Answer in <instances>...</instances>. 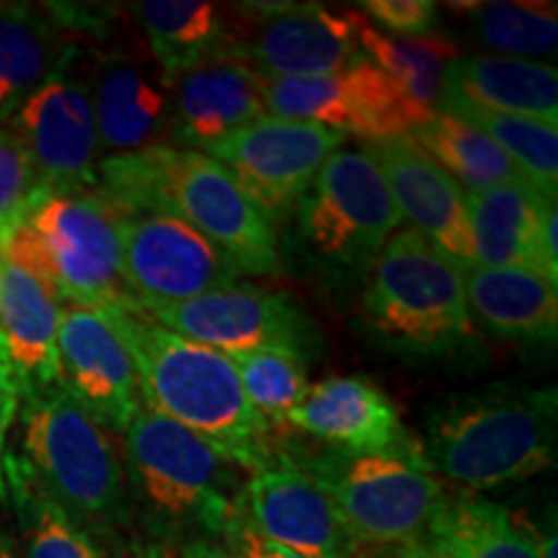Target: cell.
<instances>
[{"label": "cell", "mask_w": 558, "mask_h": 558, "mask_svg": "<svg viewBox=\"0 0 558 558\" xmlns=\"http://www.w3.org/2000/svg\"><path fill=\"white\" fill-rule=\"evenodd\" d=\"M94 190L122 215L160 213L184 220L228 254L241 275L282 271L275 220L205 153L153 145L101 158Z\"/></svg>", "instance_id": "obj_1"}, {"label": "cell", "mask_w": 558, "mask_h": 558, "mask_svg": "<svg viewBox=\"0 0 558 558\" xmlns=\"http://www.w3.org/2000/svg\"><path fill=\"white\" fill-rule=\"evenodd\" d=\"M104 313L130 349L143 407L192 429L239 469H267L275 460L271 427L248 403L228 354L163 329L137 308Z\"/></svg>", "instance_id": "obj_2"}, {"label": "cell", "mask_w": 558, "mask_h": 558, "mask_svg": "<svg viewBox=\"0 0 558 558\" xmlns=\"http://www.w3.org/2000/svg\"><path fill=\"white\" fill-rule=\"evenodd\" d=\"M556 435V388L494 386L439 403L418 450L439 481L481 492L554 469Z\"/></svg>", "instance_id": "obj_3"}, {"label": "cell", "mask_w": 558, "mask_h": 558, "mask_svg": "<svg viewBox=\"0 0 558 558\" xmlns=\"http://www.w3.org/2000/svg\"><path fill=\"white\" fill-rule=\"evenodd\" d=\"M21 393V458L34 484L88 535L128 520V481L111 429L60 383Z\"/></svg>", "instance_id": "obj_4"}, {"label": "cell", "mask_w": 558, "mask_h": 558, "mask_svg": "<svg viewBox=\"0 0 558 558\" xmlns=\"http://www.w3.org/2000/svg\"><path fill=\"white\" fill-rule=\"evenodd\" d=\"M362 320L403 357H450L476 341L460 269L414 228L396 230L369 267Z\"/></svg>", "instance_id": "obj_5"}, {"label": "cell", "mask_w": 558, "mask_h": 558, "mask_svg": "<svg viewBox=\"0 0 558 558\" xmlns=\"http://www.w3.org/2000/svg\"><path fill=\"white\" fill-rule=\"evenodd\" d=\"M124 476L158 525L222 535L239 501V465L192 429L140 407L122 432Z\"/></svg>", "instance_id": "obj_6"}, {"label": "cell", "mask_w": 558, "mask_h": 558, "mask_svg": "<svg viewBox=\"0 0 558 558\" xmlns=\"http://www.w3.org/2000/svg\"><path fill=\"white\" fill-rule=\"evenodd\" d=\"M295 465L324 488L357 550L424 538L448 494L424 465L422 450L362 456L326 450Z\"/></svg>", "instance_id": "obj_7"}, {"label": "cell", "mask_w": 558, "mask_h": 558, "mask_svg": "<svg viewBox=\"0 0 558 558\" xmlns=\"http://www.w3.org/2000/svg\"><path fill=\"white\" fill-rule=\"evenodd\" d=\"M21 220L62 303L135 308L122 277V213L99 192H39Z\"/></svg>", "instance_id": "obj_8"}, {"label": "cell", "mask_w": 558, "mask_h": 558, "mask_svg": "<svg viewBox=\"0 0 558 558\" xmlns=\"http://www.w3.org/2000/svg\"><path fill=\"white\" fill-rule=\"evenodd\" d=\"M300 239L337 271H367L401 228L388 181L367 150H337L298 202Z\"/></svg>", "instance_id": "obj_9"}, {"label": "cell", "mask_w": 558, "mask_h": 558, "mask_svg": "<svg viewBox=\"0 0 558 558\" xmlns=\"http://www.w3.org/2000/svg\"><path fill=\"white\" fill-rule=\"evenodd\" d=\"M179 337L222 354L279 349L308 360L320 349V331L290 292L235 282L184 303L137 308Z\"/></svg>", "instance_id": "obj_10"}, {"label": "cell", "mask_w": 558, "mask_h": 558, "mask_svg": "<svg viewBox=\"0 0 558 558\" xmlns=\"http://www.w3.org/2000/svg\"><path fill=\"white\" fill-rule=\"evenodd\" d=\"M344 140V132L324 124L264 114L199 153L220 163L271 220H279L298 207Z\"/></svg>", "instance_id": "obj_11"}, {"label": "cell", "mask_w": 558, "mask_h": 558, "mask_svg": "<svg viewBox=\"0 0 558 558\" xmlns=\"http://www.w3.org/2000/svg\"><path fill=\"white\" fill-rule=\"evenodd\" d=\"M9 122L32 160L39 192L94 190L99 124L88 75H78L73 60L32 90Z\"/></svg>", "instance_id": "obj_12"}, {"label": "cell", "mask_w": 558, "mask_h": 558, "mask_svg": "<svg viewBox=\"0 0 558 558\" xmlns=\"http://www.w3.org/2000/svg\"><path fill=\"white\" fill-rule=\"evenodd\" d=\"M233 9L246 24L230 60L259 78L331 75L360 58L357 11H329L316 3H243Z\"/></svg>", "instance_id": "obj_13"}, {"label": "cell", "mask_w": 558, "mask_h": 558, "mask_svg": "<svg viewBox=\"0 0 558 558\" xmlns=\"http://www.w3.org/2000/svg\"><path fill=\"white\" fill-rule=\"evenodd\" d=\"M122 277L135 308H156L230 288L241 271L184 220L140 213L122 215Z\"/></svg>", "instance_id": "obj_14"}, {"label": "cell", "mask_w": 558, "mask_h": 558, "mask_svg": "<svg viewBox=\"0 0 558 558\" xmlns=\"http://www.w3.org/2000/svg\"><path fill=\"white\" fill-rule=\"evenodd\" d=\"M3 275H0V333L19 390L60 383L58 333L62 298L41 264L24 220L0 230Z\"/></svg>", "instance_id": "obj_15"}, {"label": "cell", "mask_w": 558, "mask_h": 558, "mask_svg": "<svg viewBox=\"0 0 558 558\" xmlns=\"http://www.w3.org/2000/svg\"><path fill=\"white\" fill-rule=\"evenodd\" d=\"M262 99L271 117L316 122L367 143L409 132L399 88L362 54L352 65L331 75L262 78Z\"/></svg>", "instance_id": "obj_16"}, {"label": "cell", "mask_w": 558, "mask_h": 558, "mask_svg": "<svg viewBox=\"0 0 558 558\" xmlns=\"http://www.w3.org/2000/svg\"><path fill=\"white\" fill-rule=\"evenodd\" d=\"M235 512L264 538L305 558H360L324 488L290 460H271L256 471L239 494Z\"/></svg>", "instance_id": "obj_17"}, {"label": "cell", "mask_w": 558, "mask_h": 558, "mask_svg": "<svg viewBox=\"0 0 558 558\" xmlns=\"http://www.w3.org/2000/svg\"><path fill=\"white\" fill-rule=\"evenodd\" d=\"M367 153L380 166L401 220H409V228L424 235L460 271L478 264L463 186L439 169L409 132L369 143Z\"/></svg>", "instance_id": "obj_18"}, {"label": "cell", "mask_w": 558, "mask_h": 558, "mask_svg": "<svg viewBox=\"0 0 558 558\" xmlns=\"http://www.w3.org/2000/svg\"><path fill=\"white\" fill-rule=\"evenodd\" d=\"M58 360L60 386L111 432L128 429L143 399L130 349L107 313L62 305Z\"/></svg>", "instance_id": "obj_19"}, {"label": "cell", "mask_w": 558, "mask_h": 558, "mask_svg": "<svg viewBox=\"0 0 558 558\" xmlns=\"http://www.w3.org/2000/svg\"><path fill=\"white\" fill-rule=\"evenodd\" d=\"M88 83L101 158L169 145L171 83L148 50L101 52Z\"/></svg>", "instance_id": "obj_20"}, {"label": "cell", "mask_w": 558, "mask_h": 558, "mask_svg": "<svg viewBox=\"0 0 558 558\" xmlns=\"http://www.w3.org/2000/svg\"><path fill=\"white\" fill-rule=\"evenodd\" d=\"M284 429L320 439L329 450L416 452L418 439L403 427L399 409L369 378H326L284 418Z\"/></svg>", "instance_id": "obj_21"}, {"label": "cell", "mask_w": 558, "mask_h": 558, "mask_svg": "<svg viewBox=\"0 0 558 558\" xmlns=\"http://www.w3.org/2000/svg\"><path fill=\"white\" fill-rule=\"evenodd\" d=\"M465 209L478 264L527 267L558 284L556 199L541 197L527 184H512L465 192Z\"/></svg>", "instance_id": "obj_22"}, {"label": "cell", "mask_w": 558, "mask_h": 558, "mask_svg": "<svg viewBox=\"0 0 558 558\" xmlns=\"http://www.w3.org/2000/svg\"><path fill=\"white\" fill-rule=\"evenodd\" d=\"M169 145L205 150L230 132L264 117L262 78L233 60H215L179 75L171 86Z\"/></svg>", "instance_id": "obj_23"}, {"label": "cell", "mask_w": 558, "mask_h": 558, "mask_svg": "<svg viewBox=\"0 0 558 558\" xmlns=\"http://www.w3.org/2000/svg\"><path fill=\"white\" fill-rule=\"evenodd\" d=\"M439 101L558 124V73L538 60L469 54L450 62Z\"/></svg>", "instance_id": "obj_24"}, {"label": "cell", "mask_w": 558, "mask_h": 558, "mask_svg": "<svg viewBox=\"0 0 558 558\" xmlns=\"http://www.w3.org/2000/svg\"><path fill=\"white\" fill-rule=\"evenodd\" d=\"M132 13L171 86L205 62L230 60L241 37L239 19L207 0H143Z\"/></svg>", "instance_id": "obj_25"}, {"label": "cell", "mask_w": 558, "mask_h": 558, "mask_svg": "<svg viewBox=\"0 0 558 558\" xmlns=\"http://www.w3.org/2000/svg\"><path fill=\"white\" fill-rule=\"evenodd\" d=\"M465 303L486 329L507 339L556 341L558 284L527 267H486L473 264L460 271Z\"/></svg>", "instance_id": "obj_26"}, {"label": "cell", "mask_w": 558, "mask_h": 558, "mask_svg": "<svg viewBox=\"0 0 558 558\" xmlns=\"http://www.w3.org/2000/svg\"><path fill=\"white\" fill-rule=\"evenodd\" d=\"M73 54L68 26L50 5L0 3V124Z\"/></svg>", "instance_id": "obj_27"}, {"label": "cell", "mask_w": 558, "mask_h": 558, "mask_svg": "<svg viewBox=\"0 0 558 558\" xmlns=\"http://www.w3.org/2000/svg\"><path fill=\"white\" fill-rule=\"evenodd\" d=\"M354 34H357L362 58L380 68L399 88L403 107H407L409 130L429 122L439 109L450 62L460 58L458 47L450 39L435 37V34L393 37V34L375 29L360 11Z\"/></svg>", "instance_id": "obj_28"}, {"label": "cell", "mask_w": 558, "mask_h": 558, "mask_svg": "<svg viewBox=\"0 0 558 558\" xmlns=\"http://www.w3.org/2000/svg\"><path fill=\"white\" fill-rule=\"evenodd\" d=\"M424 538L456 558H538L530 522L463 488L445 494Z\"/></svg>", "instance_id": "obj_29"}, {"label": "cell", "mask_w": 558, "mask_h": 558, "mask_svg": "<svg viewBox=\"0 0 558 558\" xmlns=\"http://www.w3.org/2000/svg\"><path fill=\"white\" fill-rule=\"evenodd\" d=\"M409 135L439 169L450 173L458 184H465L469 192L527 184L518 166L486 132L452 111L437 109L429 122L409 130Z\"/></svg>", "instance_id": "obj_30"}, {"label": "cell", "mask_w": 558, "mask_h": 558, "mask_svg": "<svg viewBox=\"0 0 558 558\" xmlns=\"http://www.w3.org/2000/svg\"><path fill=\"white\" fill-rule=\"evenodd\" d=\"M5 488L21 533V558H101L94 535L34 484L16 456H5Z\"/></svg>", "instance_id": "obj_31"}, {"label": "cell", "mask_w": 558, "mask_h": 558, "mask_svg": "<svg viewBox=\"0 0 558 558\" xmlns=\"http://www.w3.org/2000/svg\"><path fill=\"white\" fill-rule=\"evenodd\" d=\"M439 109L460 114L486 132L541 197L556 199L558 194V128L530 117L494 114L460 101H439Z\"/></svg>", "instance_id": "obj_32"}, {"label": "cell", "mask_w": 558, "mask_h": 558, "mask_svg": "<svg viewBox=\"0 0 558 558\" xmlns=\"http://www.w3.org/2000/svg\"><path fill=\"white\" fill-rule=\"evenodd\" d=\"M450 9L469 11L476 21V34L488 50L505 58L533 60L554 58L558 45L556 3H450Z\"/></svg>", "instance_id": "obj_33"}, {"label": "cell", "mask_w": 558, "mask_h": 558, "mask_svg": "<svg viewBox=\"0 0 558 558\" xmlns=\"http://www.w3.org/2000/svg\"><path fill=\"white\" fill-rule=\"evenodd\" d=\"M228 357L256 414H262L271 429H284V418L308 393L305 360L279 349H251Z\"/></svg>", "instance_id": "obj_34"}, {"label": "cell", "mask_w": 558, "mask_h": 558, "mask_svg": "<svg viewBox=\"0 0 558 558\" xmlns=\"http://www.w3.org/2000/svg\"><path fill=\"white\" fill-rule=\"evenodd\" d=\"M37 194L39 184L24 145L0 124V230L13 226Z\"/></svg>", "instance_id": "obj_35"}, {"label": "cell", "mask_w": 558, "mask_h": 558, "mask_svg": "<svg viewBox=\"0 0 558 558\" xmlns=\"http://www.w3.org/2000/svg\"><path fill=\"white\" fill-rule=\"evenodd\" d=\"M362 11L393 37H427L437 24V3L429 0H365Z\"/></svg>", "instance_id": "obj_36"}, {"label": "cell", "mask_w": 558, "mask_h": 558, "mask_svg": "<svg viewBox=\"0 0 558 558\" xmlns=\"http://www.w3.org/2000/svg\"><path fill=\"white\" fill-rule=\"evenodd\" d=\"M222 538H226V548L235 558H305L295 554V550L264 538V535L256 533L239 512L233 514V520L228 522L226 530H222Z\"/></svg>", "instance_id": "obj_37"}, {"label": "cell", "mask_w": 558, "mask_h": 558, "mask_svg": "<svg viewBox=\"0 0 558 558\" xmlns=\"http://www.w3.org/2000/svg\"><path fill=\"white\" fill-rule=\"evenodd\" d=\"M19 383L9 365H0V501H9V488H5V437L13 418L19 414Z\"/></svg>", "instance_id": "obj_38"}, {"label": "cell", "mask_w": 558, "mask_h": 558, "mask_svg": "<svg viewBox=\"0 0 558 558\" xmlns=\"http://www.w3.org/2000/svg\"><path fill=\"white\" fill-rule=\"evenodd\" d=\"M373 558H456V556L435 546L429 538H418V541L403 543V546L373 550Z\"/></svg>", "instance_id": "obj_39"}, {"label": "cell", "mask_w": 558, "mask_h": 558, "mask_svg": "<svg viewBox=\"0 0 558 558\" xmlns=\"http://www.w3.org/2000/svg\"><path fill=\"white\" fill-rule=\"evenodd\" d=\"M177 558H235L226 546L220 543L209 541V538H194L181 548V554Z\"/></svg>", "instance_id": "obj_40"}, {"label": "cell", "mask_w": 558, "mask_h": 558, "mask_svg": "<svg viewBox=\"0 0 558 558\" xmlns=\"http://www.w3.org/2000/svg\"><path fill=\"white\" fill-rule=\"evenodd\" d=\"M0 558H21L16 541H13V535L5 530L3 520H0Z\"/></svg>", "instance_id": "obj_41"}, {"label": "cell", "mask_w": 558, "mask_h": 558, "mask_svg": "<svg viewBox=\"0 0 558 558\" xmlns=\"http://www.w3.org/2000/svg\"><path fill=\"white\" fill-rule=\"evenodd\" d=\"M117 558H169L166 556V550H160L158 546H135L130 550H124Z\"/></svg>", "instance_id": "obj_42"}, {"label": "cell", "mask_w": 558, "mask_h": 558, "mask_svg": "<svg viewBox=\"0 0 558 558\" xmlns=\"http://www.w3.org/2000/svg\"><path fill=\"white\" fill-rule=\"evenodd\" d=\"M0 365H9V354H5V341L3 333H0ZM11 367V365H9Z\"/></svg>", "instance_id": "obj_43"}, {"label": "cell", "mask_w": 558, "mask_h": 558, "mask_svg": "<svg viewBox=\"0 0 558 558\" xmlns=\"http://www.w3.org/2000/svg\"><path fill=\"white\" fill-rule=\"evenodd\" d=\"M0 275H3V248H0Z\"/></svg>", "instance_id": "obj_44"}]
</instances>
